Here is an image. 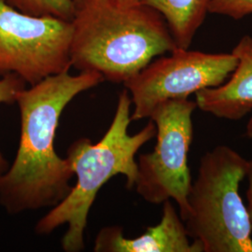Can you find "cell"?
I'll use <instances>...</instances> for the list:
<instances>
[{
    "label": "cell",
    "instance_id": "cell-1",
    "mask_svg": "<svg viewBox=\"0 0 252 252\" xmlns=\"http://www.w3.org/2000/svg\"><path fill=\"white\" fill-rule=\"evenodd\" d=\"M104 81L98 73L72 76L66 71L47 77L19 94L17 155L9 170L0 176V204L8 212L55 207L68 195L74 172L69 160L59 157L54 150L59 120L78 94Z\"/></svg>",
    "mask_w": 252,
    "mask_h": 252
},
{
    "label": "cell",
    "instance_id": "cell-2",
    "mask_svg": "<svg viewBox=\"0 0 252 252\" xmlns=\"http://www.w3.org/2000/svg\"><path fill=\"white\" fill-rule=\"evenodd\" d=\"M72 66L126 83L178 47L162 14L146 3L74 0Z\"/></svg>",
    "mask_w": 252,
    "mask_h": 252
},
{
    "label": "cell",
    "instance_id": "cell-3",
    "mask_svg": "<svg viewBox=\"0 0 252 252\" xmlns=\"http://www.w3.org/2000/svg\"><path fill=\"white\" fill-rule=\"evenodd\" d=\"M131 105L129 92L123 91L112 123L102 139L93 144L89 139L81 138L67 151V159L77 176V182L68 195L36 225V234H49L56 228L67 224L68 229L62 238L64 252H78L84 249V231L91 207L108 180L124 175L126 187H135L137 177L135 154L156 135V126L151 120L140 132L129 135Z\"/></svg>",
    "mask_w": 252,
    "mask_h": 252
},
{
    "label": "cell",
    "instance_id": "cell-4",
    "mask_svg": "<svg viewBox=\"0 0 252 252\" xmlns=\"http://www.w3.org/2000/svg\"><path fill=\"white\" fill-rule=\"evenodd\" d=\"M249 163L223 145L201 158L184 224L189 237L201 243L203 252H252V224L239 193Z\"/></svg>",
    "mask_w": 252,
    "mask_h": 252
},
{
    "label": "cell",
    "instance_id": "cell-5",
    "mask_svg": "<svg viewBox=\"0 0 252 252\" xmlns=\"http://www.w3.org/2000/svg\"><path fill=\"white\" fill-rule=\"evenodd\" d=\"M196 108L195 101L186 98L166 100L154 108L150 118L156 126L157 142L153 153L141 154L137 162V193L153 205L173 199L183 221L189 213L188 195L192 181L188 153Z\"/></svg>",
    "mask_w": 252,
    "mask_h": 252
},
{
    "label": "cell",
    "instance_id": "cell-6",
    "mask_svg": "<svg viewBox=\"0 0 252 252\" xmlns=\"http://www.w3.org/2000/svg\"><path fill=\"white\" fill-rule=\"evenodd\" d=\"M72 24L23 13L0 0V77L14 74L34 85L69 71Z\"/></svg>",
    "mask_w": 252,
    "mask_h": 252
},
{
    "label": "cell",
    "instance_id": "cell-7",
    "mask_svg": "<svg viewBox=\"0 0 252 252\" xmlns=\"http://www.w3.org/2000/svg\"><path fill=\"white\" fill-rule=\"evenodd\" d=\"M237 63L233 53L205 54L180 48L153 60L125 83L134 105L131 121L150 118L153 109L166 100L186 99L198 91L223 84Z\"/></svg>",
    "mask_w": 252,
    "mask_h": 252
},
{
    "label": "cell",
    "instance_id": "cell-8",
    "mask_svg": "<svg viewBox=\"0 0 252 252\" xmlns=\"http://www.w3.org/2000/svg\"><path fill=\"white\" fill-rule=\"evenodd\" d=\"M161 221L135 238H126L118 226L103 228L95 239V252H203L197 240L190 242L184 221L170 200L162 203Z\"/></svg>",
    "mask_w": 252,
    "mask_h": 252
},
{
    "label": "cell",
    "instance_id": "cell-9",
    "mask_svg": "<svg viewBox=\"0 0 252 252\" xmlns=\"http://www.w3.org/2000/svg\"><path fill=\"white\" fill-rule=\"evenodd\" d=\"M233 54L238 63L223 84L195 93L197 108L214 116L239 121L252 110V37L244 36Z\"/></svg>",
    "mask_w": 252,
    "mask_h": 252
},
{
    "label": "cell",
    "instance_id": "cell-10",
    "mask_svg": "<svg viewBox=\"0 0 252 252\" xmlns=\"http://www.w3.org/2000/svg\"><path fill=\"white\" fill-rule=\"evenodd\" d=\"M211 0H145L162 14L180 49H189L208 12Z\"/></svg>",
    "mask_w": 252,
    "mask_h": 252
},
{
    "label": "cell",
    "instance_id": "cell-11",
    "mask_svg": "<svg viewBox=\"0 0 252 252\" xmlns=\"http://www.w3.org/2000/svg\"><path fill=\"white\" fill-rule=\"evenodd\" d=\"M19 11L37 17H54L71 22L74 0H6Z\"/></svg>",
    "mask_w": 252,
    "mask_h": 252
},
{
    "label": "cell",
    "instance_id": "cell-12",
    "mask_svg": "<svg viewBox=\"0 0 252 252\" xmlns=\"http://www.w3.org/2000/svg\"><path fill=\"white\" fill-rule=\"evenodd\" d=\"M27 83L20 77L9 74L0 77V104H12L16 102L19 94L26 89ZM8 162L0 153V176L7 171Z\"/></svg>",
    "mask_w": 252,
    "mask_h": 252
},
{
    "label": "cell",
    "instance_id": "cell-13",
    "mask_svg": "<svg viewBox=\"0 0 252 252\" xmlns=\"http://www.w3.org/2000/svg\"><path fill=\"white\" fill-rule=\"evenodd\" d=\"M208 12L238 20L252 13V0H211Z\"/></svg>",
    "mask_w": 252,
    "mask_h": 252
},
{
    "label": "cell",
    "instance_id": "cell-14",
    "mask_svg": "<svg viewBox=\"0 0 252 252\" xmlns=\"http://www.w3.org/2000/svg\"><path fill=\"white\" fill-rule=\"evenodd\" d=\"M247 178L249 180V189L247 191V198H248V212H249V216H250V220H251V224H252V161H250L249 163V169L247 173Z\"/></svg>",
    "mask_w": 252,
    "mask_h": 252
},
{
    "label": "cell",
    "instance_id": "cell-15",
    "mask_svg": "<svg viewBox=\"0 0 252 252\" xmlns=\"http://www.w3.org/2000/svg\"><path fill=\"white\" fill-rule=\"evenodd\" d=\"M246 136L252 138V117L250 119L246 127Z\"/></svg>",
    "mask_w": 252,
    "mask_h": 252
},
{
    "label": "cell",
    "instance_id": "cell-16",
    "mask_svg": "<svg viewBox=\"0 0 252 252\" xmlns=\"http://www.w3.org/2000/svg\"><path fill=\"white\" fill-rule=\"evenodd\" d=\"M127 3H144L145 0H121Z\"/></svg>",
    "mask_w": 252,
    "mask_h": 252
}]
</instances>
